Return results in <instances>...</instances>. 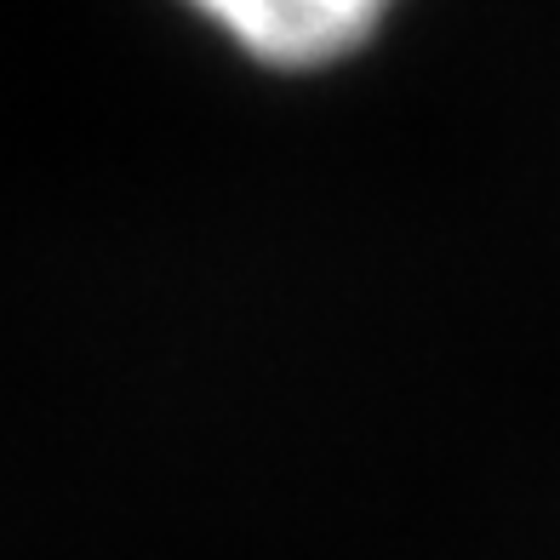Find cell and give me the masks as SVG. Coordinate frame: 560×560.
Listing matches in <instances>:
<instances>
[{
	"mask_svg": "<svg viewBox=\"0 0 560 560\" xmlns=\"http://www.w3.org/2000/svg\"><path fill=\"white\" fill-rule=\"evenodd\" d=\"M223 23L252 58L280 69H310L354 52L395 0H189Z\"/></svg>",
	"mask_w": 560,
	"mask_h": 560,
	"instance_id": "obj_1",
	"label": "cell"
}]
</instances>
